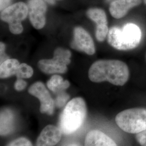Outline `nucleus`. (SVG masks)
Wrapping results in <instances>:
<instances>
[{
    "mask_svg": "<svg viewBox=\"0 0 146 146\" xmlns=\"http://www.w3.org/2000/svg\"><path fill=\"white\" fill-rule=\"evenodd\" d=\"M28 15V8L22 2L9 5L1 13V19L9 24L10 31L13 34H20L23 31L22 22Z\"/></svg>",
    "mask_w": 146,
    "mask_h": 146,
    "instance_id": "39448f33",
    "label": "nucleus"
},
{
    "mask_svg": "<svg viewBox=\"0 0 146 146\" xmlns=\"http://www.w3.org/2000/svg\"><path fill=\"white\" fill-rule=\"evenodd\" d=\"M141 3L142 0H114L110 5V13L115 19H121L131 9L140 5Z\"/></svg>",
    "mask_w": 146,
    "mask_h": 146,
    "instance_id": "f8f14e48",
    "label": "nucleus"
},
{
    "mask_svg": "<svg viewBox=\"0 0 146 146\" xmlns=\"http://www.w3.org/2000/svg\"><path fill=\"white\" fill-rule=\"evenodd\" d=\"M93 82L108 81L115 86H123L129 78V70L125 63L117 60H101L93 63L88 72Z\"/></svg>",
    "mask_w": 146,
    "mask_h": 146,
    "instance_id": "f257e3e1",
    "label": "nucleus"
},
{
    "mask_svg": "<svg viewBox=\"0 0 146 146\" xmlns=\"http://www.w3.org/2000/svg\"><path fill=\"white\" fill-rule=\"evenodd\" d=\"M143 1H144V3L146 4V0H143Z\"/></svg>",
    "mask_w": 146,
    "mask_h": 146,
    "instance_id": "a878e982",
    "label": "nucleus"
},
{
    "mask_svg": "<svg viewBox=\"0 0 146 146\" xmlns=\"http://www.w3.org/2000/svg\"><path fill=\"white\" fill-rule=\"evenodd\" d=\"M47 86L50 90L56 94L68 88L70 83L67 80H64L61 76L54 75L48 81Z\"/></svg>",
    "mask_w": 146,
    "mask_h": 146,
    "instance_id": "dca6fc26",
    "label": "nucleus"
},
{
    "mask_svg": "<svg viewBox=\"0 0 146 146\" xmlns=\"http://www.w3.org/2000/svg\"><path fill=\"white\" fill-rule=\"evenodd\" d=\"M68 146H79L78 145H76V144H71V145H69Z\"/></svg>",
    "mask_w": 146,
    "mask_h": 146,
    "instance_id": "393cba45",
    "label": "nucleus"
},
{
    "mask_svg": "<svg viewBox=\"0 0 146 146\" xmlns=\"http://www.w3.org/2000/svg\"><path fill=\"white\" fill-rule=\"evenodd\" d=\"M84 146H117L115 141L104 133L93 130L87 134Z\"/></svg>",
    "mask_w": 146,
    "mask_h": 146,
    "instance_id": "ddd939ff",
    "label": "nucleus"
},
{
    "mask_svg": "<svg viewBox=\"0 0 146 146\" xmlns=\"http://www.w3.org/2000/svg\"><path fill=\"white\" fill-rule=\"evenodd\" d=\"M89 18L96 23L95 35L99 42L104 41L107 36L109 28L106 14L104 10L98 8H90L87 11Z\"/></svg>",
    "mask_w": 146,
    "mask_h": 146,
    "instance_id": "9d476101",
    "label": "nucleus"
},
{
    "mask_svg": "<svg viewBox=\"0 0 146 146\" xmlns=\"http://www.w3.org/2000/svg\"><path fill=\"white\" fill-rule=\"evenodd\" d=\"M71 47L76 50L92 55L95 52L94 41L90 34L83 28L77 27L74 30Z\"/></svg>",
    "mask_w": 146,
    "mask_h": 146,
    "instance_id": "6e6552de",
    "label": "nucleus"
},
{
    "mask_svg": "<svg viewBox=\"0 0 146 146\" xmlns=\"http://www.w3.org/2000/svg\"><path fill=\"white\" fill-rule=\"evenodd\" d=\"M28 15L31 25L37 29L45 26L47 5L44 0H29L28 2Z\"/></svg>",
    "mask_w": 146,
    "mask_h": 146,
    "instance_id": "1a4fd4ad",
    "label": "nucleus"
},
{
    "mask_svg": "<svg viewBox=\"0 0 146 146\" xmlns=\"http://www.w3.org/2000/svg\"><path fill=\"white\" fill-rule=\"evenodd\" d=\"M7 146H33L31 142L26 137H20L11 142Z\"/></svg>",
    "mask_w": 146,
    "mask_h": 146,
    "instance_id": "6ab92c4d",
    "label": "nucleus"
},
{
    "mask_svg": "<svg viewBox=\"0 0 146 146\" xmlns=\"http://www.w3.org/2000/svg\"><path fill=\"white\" fill-rule=\"evenodd\" d=\"M20 64L18 60L15 58H8L3 62L1 63V78H8L13 75H16Z\"/></svg>",
    "mask_w": 146,
    "mask_h": 146,
    "instance_id": "2eb2a0df",
    "label": "nucleus"
},
{
    "mask_svg": "<svg viewBox=\"0 0 146 146\" xmlns=\"http://www.w3.org/2000/svg\"><path fill=\"white\" fill-rule=\"evenodd\" d=\"M11 0H0V10L3 11L5 8L10 5Z\"/></svg>",
    "mask_w": 146,
    "mask_h": 146,
    "instance_id": "5701e85b",
    "label": "nucleus"
},
{
    "mask_svg": "<svg viewBox=\"0 0 146 146\" xmlns=\"http://www.w3.org/2000/svg\"><path fill=\"white\" fill-rule=\"evenodd\" d=\"M61 129L55 125H48L44 128L37 139L35 146H54L62 137Z\"/></svg>",
    "mask_w": 146,
    "mask_h": 146,
    "instance_id": "9b49d317",
    "label": "nucleus"
},
{
    "mask_svg": "<svg viewBox=\"0 0 146 146\" xmlns=\"http://www.w3.org/2000/svg\"><path fill=\"white\" fill-rule=\"evenodd\" d=\"M136 140L141 146H146V129L137 134Z\"/></svg>",
    "mask_w": 146,
    "mask_h": 146,
    "instance_id": "412c9836",
    "label": "nucleus"
},
{
    "mask_svg": "<svg viewBox=\"0 0 146 146\" xmlns=\"http://www.w3.org/2000/svg\"><path fill=\"white\" fill-rule=\"evenodd\" d=\"M71 52L66 49L58 48L51 59H43L38 62V67L42 72L47 74H63L67 70L70 62Z\"/></svg>",
    "mask_w": 146,
    "mask_h": 146,
    "instance_id": "423d86ee",
    "label": "nucleus"
},
{
    "mask_svg": "<svg viewBox=\"0 0 146 146\" xmlns=\"http://www.w3.org/2000/svg\"><path fill=\"white\" fill-rule=\"evenodd\" d=\"M29 93L36 97L40 101V112L52 115L54 113L55 101L51 96L45 85L41 82L33 84L28 89Z\"/></svg>",
    "mask_w": 146,
    "mask_h": 146,
    "instance_id": "0eeeda50",
    "label": "nucleus"
},
{
    "mask_svg": "<svg viewBox=\"0 0 146 146\" xmlns=\"http://www.w3.org/2000/svg\"><path fill=\"white\" fill-rule=\"evenodd\" d=\"M33 69L26 63H23L20 64L16 76L17 78H29L33 76Z\"/></svg>",
    "mask_w": 146,
    "mask_h": 146,
    "instance_id": "f3484780",
    "label": "nucleus"
},
{
    "mask_svg": "<svg viewBox=\"0 0 146 146\" xmlns=\"http://www.w3.org/2000/svg\"><path fill=\"white\" fill-rule=\"evenodd\" d=\"M44 1L50 5H54L56 3V1L58 0H44Z\"/></svg>",
    "mask_w": 146,
    "mask_h": 146,
    "instance_id": "b1692460",
    "label": "nucleus"
},
{
    "mask_svg": "<svg viewBox=\"0 0 146 146\" xmlns=\"http://www.w3.org/2000/svg\"><path fill=\"white\" fill-rule=\"evenodd\" d=\"M5 44L1 42L0 43V53H1V63L3 62V61L7 60L8 58L5 55Z\"/></svg>",
    "mask_w": 146,
    "mask_h": 146,
    "instance_id": "4be33fe9",
    "label": "nucleus"
},
{
    "mask_svg": "<svg viewBox=\"0 0 146 146\" xmlns=\"http://www.w3.org/2000/svg\"><path fill=\"white\" fill-rule=\"evenodd\" d=\"M115 122L121 129L131 134H137L146 129V110L132 108L119 113Z\"/></svg>",
    "mask_w": 146,
    "mask_h": 146,
    "instance_id": "20e7f679",
    "label": "nucleus"
},
{
    "mask_svg": "<svg viewBox=\"0 0 146 146\" xmlns=\"http://www.w3.org/2000/svg\"></svg>",
    "mask_w": 146,
    "mask_h": 146,
    "instance_id": "bb28decb",
    "label": "nucleus"
},
{
    "mask_svg": "<svg viewBox=\"0 0 146 146\" xmlns=\"http://www.w3.org/2000/svg\"><path fill=\"white\" fill-rule=\"evenodd\" d=\"M15 116L11 110L5 109L1 112V135H8L14 131Z\"/></svg>",
    "mask_w": 146,
    "mask_h": 146,
    "instance_id": "4468645a",
    "label": "nucleus"
},
{
    "mask_svg": "<svg viewBox=\"0 0 146 146\" xmlns=\"http://www.w3.org/2000/svg\"><path fill=\"white\" fill-rule=\"evenodd\" d=\"M87 115V106L82 98H75L66 105L61 114L58 127L62 134H73L84 124Z\"/></svg>",
    "mask_w": 146,
    "mask_h": 146,
    "instance_id": "f03ea898",
    "label": "nucleus"
},
{
    "mask_svg": "<svg viewBox=\"0 0 146 146\" xmlns=\"http://www.w3.org/2000/svg\"><path fill=\"white\" fill-rule=\"evenodd\" d=\"M27 82L22 78H17L14 84V88L17 91H22L26 88L27 87Z\"/></svg>",
    "mask_w": 146,
    "mask_h": 146,
    "instance_id": "aec40b11",
    "label": "nucleus"
},
{
    "mask_svg": "<svg viewBox=\"0 0 146 146\" xmlns=\"http://www.w3.org/2000/svg\"><path fill=\"white\" fill-rule=\"evenodd\" d=\"M107 36L108 42L111 47L119 50H129L139 45L142 39V31L135 24L128 23L122 28L112 27Z\"/></svg>",
    "mask_w": 146,
    "mask_h": 146,
    "instance_id": "7ed1b4c3",
    "label": "nucleus"
},
{
    "mask_svg": "<svg viewBox=\"0 0 146 146\" xmlns=\"http://www.w3.org/2000/svg\"><path fill=\"white\" fill-rule=\"evenodd\" d=\"M69 99V95L64 91L61 92L56 94V97L55 100V105L58 108H61L67 102Z\"/></svg>",
    "mask_w": 146,
    "mask_h": 146,
    "instance_id": "a211bd4d",
    "label": "nucleus"
}]
</instances>
